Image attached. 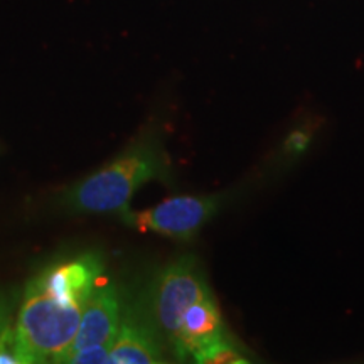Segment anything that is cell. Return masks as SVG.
<instances>
[{
	"label": "cell",
	"mask_w": 364,
	"mask_h": 364,
	"mask_svg": "<svg viewBox=\"0 0 364 364\" xmlns=\"http://www.w3.org/2000/svg\"><path fill=\"white\" fill-rule=\"evenodd\" d=\"M167 161L161 142L145 139L102 171L95 172L68 194V201L83 213H125L145 182L166 177Z\"/></svg>",
	"instance_id": "1"
},
{
	"label": "cell",
	"mask_w": 364,
	"mask_h": 364,
	"mask_svg": "<svg viewBox=\"0 0 364 364\" xmlns=\"http://www.w3.org/2000/svg\"><path fill=\"white\" fill-rule=\"evenodd\" d=\"M226 194L176 196L144 211L122 213L127 225L167 238L189 241L225 206Z\"/></svg>",
	"instance_id": "4"
},
{
	"label": "cell",
	"mask_w": 364,
	"mask_h": 364,
	"mask_svg": "<svg viewBox=\"0 0 364 364\" xmlns=\"http://www.w3.org/2000/svg\"><path fill=\"white\" fill-rule=\"evenodd\" d=\"M0 364H27L19 341L16 336V327L9 324L0 334Z\"/></svg>",
	"instance_id": "11"
},
{
	"label": "cell",
	"mask_w": 364,
	"mask_h": 364,
	"mask_svg": "<svg viewBox=\"0 0 364 364\" xmlns=\"http://www.w3.org/2000/svg\"><path fill=\"white\" fill-rule=\"evenodd\" d=\"M211 294L201 265L194 257H182L164 267L150 290V312L157 334L171 346L186 311Z\"/></svg>",
	"instance_id": "3"
},
{
	"label": "cell",
	"mask_w": 364,
	"mask_h": 364,
	"mask_svg": "<svg viewBox=\"0 0 364 364\" xmlns=\"http://www.w3.org/2000/svg\"><path fill=\"white\" fill-rule=\"evenodd\" d=\"M228 334L230 331L223 321L215 295L211 294L186 311L171 348L176 358L182 361L186 358H193L199 349L226 338Z\"/></svg>",
	"instance_id": "6"
},
{
	"label": "cell",
	"mask_w": 364,
	"mask_h": 364,
	"mask_svg": "<svg viewBox=\"0 0 364 364\" xmlns=\"http://www.w3.org/2000/svg\"><path fill=\"white\" fill-rule=\"evenodd\" d=\"M314 130L316 129L312 125H302L289 132L280 149V156L284 157V161H295L307 152L314 140Z\"/></svg>",
	"instance_id": "10"
},
{
	"label": "cell",
	"mask_w": 364,
	"mask_h": 364,
	"mask_svg": "<svg viewBox=\"0 0 364 364\" xmlns=\"http://www.w3.org/2000/svg\"><path fill=\"white\" fill-rule=\"evenodd\" d=\"M102 270L100 260L91 255H86L78 260L49 268L31 284L58 299L86 304V300L97 289Z\"/></svg>",
	"instance_id": "7"
},
{
	"label": "cell",
	"mask_w": 364,
	"mask_h": 364,
	"mask_svg": "<svg viewBox=\"0 0 364 364\" xmlns=\"http://www.w3.org/2000/svg\"><path fill=\"white\" fill-rule=\"evenodd\" d=\"M166 361L156 331L132 318L122 322L110 348V364H159Z\"/></svg>",
	"instance_id": "8"
},
{
	"label": "cell",
	"mask_w": 364,
	"mask_h": 364,
	"mask_svg": "<svg viewBox=\"0 0 364 364\" xmlns=\"http://www.w3.org/2000/svg\"><path fill=\"white\" fill-rule=\"evenodd\" d=\"M120 299L110 285L97 287L85 304L75 339L61 359L73 351L97 344H112L120 329ZM59 359V361H61ZM58 361V363H59Z\"/></svg>",
	"instance_id": "5"
},
{
	"label": "cell",
	"mask_w": 364,
	"mask_h": 364,
	"mask_svg": "<svg viewBox=\"0 0 364 364\" xmlns=\"http://www.w3.org/2000/svg\"><path fill=\"white\" fill-rule=\"evenodd\" d=\"M9 324H11V318H9L7 307H6V304L0 300V334H2V331L6 329Z\"/></svg>",
	"instance_id": "13"
},
{
	"label": "cell",
	"mask_w": 364,
	"mask_h": 364,
	"mask_svg": "<svg viewBox=\"0 0 364 364\" xmlns=\"http://www.w3.org/2000/svg\"><path fill=\"white\" fill-rule=\"evenodd\" d=\"M193 361L201 364H248L257 361V358L240 341L228 334L226 338L199 349Z\"/></svg>",
	"instance_id": "9"
},
{
	"label": "cell",
	"mask_w": 364,
	"mask_h": 364,
	"mask_svg": "<svg viewBox=\"0 0 364 364\" xmlns=\"http://www.w3.org/2000/svg\"><path fill=\"white\" fill-rule=\"evenodd\" d=\"M83 307L85 304L58 299L29 284L14 326L27 364L61 359L78 332Z\"/></svg>",
	"instance_id": "2"
},
{
	"label": "cell",
	"mask_w": 364,
	"mask_h": 364,
	"mask_svg": "<svg viewBox=\"0 0 364 364\" xmlns=\"http://www.w3.org/2000/svg\"><path fill=\"white\" fill-rule=\"evenodd\" d=\"M112 344H97L66 354L59 363L71 364H110Z\"/></svg>",
	"instance_id": "12"
}]
</instances>
